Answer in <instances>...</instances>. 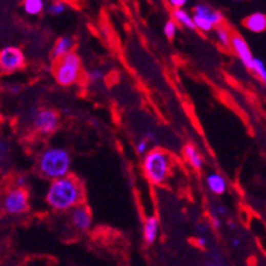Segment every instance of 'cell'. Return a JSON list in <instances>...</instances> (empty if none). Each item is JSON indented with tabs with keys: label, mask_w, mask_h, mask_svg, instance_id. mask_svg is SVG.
<instances>
[{
	"label": "cell",
	"mask_w": 266,
	"mask_h": 266,
	"mask_svg": "<svg viewBox=\"0 0 266 266\" xmlns=\"http://www.w3.org/2000/svg\"><path fill=\"white\" fill-rule=\"evenodd\" d=\"M136 152L139 155H146L148 152V141L146 139H141L136 144Z\"/></svg>",
	"instance_id": "cell-24"
},
{
	"label": "cell",
	"mask_w": 266,
	"mask_h": 266,
	"mask_svg": "<svg viewBox=\"0 0 266 266\" xmlns=\"http://www.w3.org/2000/svg\"><path fill=\"white\" fill-rule=\"evenodd\" d=\"M53 75L60 86L67 87L75 85L81 75V63L79 56L75 52H71L57 60L54 64Z\"/></svg>",
	"instance_id": "cell-4"
},
{
	"label": "cell",
	"mask_w": 266,
	"mask_h": 266,
	"mask_svg": "<svg viewBox=\"0 0 266 266\" xmlns=\"http://www.w3.org/2000/svg\"><path fill=\"white\" fill-rule=\"evenodd\" d=\"M26 58L24 52L16 47H6L0 49V70L11 73L24 68Z\"/></svg>",
	"instance_id": "cell-6"
},
{
	"label": "cell",
	"mask_w": 266,
	"mask_h": 266,
	"mask_svg": "<svg viewBox=\"0 0 266 266\" xmlns=\"http://www.w3.org/2000/svg\"><path fill=\"white\" fill-rule=\"evenodd\" d=\"M45 201L56 212L71 211L85 201V188L79 178L75 175L58 178L50 181L45 194Z\"/></svg>",
	"instance_id": "cell-1"
},
{
	"label": "cell",
	"mask_w": 266,
	"mask_h": 266,
	"mask_svg": "<svg viewBox=\"0 0 266 266\" xmlns=\"http://www.w3.org/2000/svg\"><path fill=\"white\" fill-rule=\"evenodd\" d=\"M213 30L216 33V38L217 41H219L220 45L224 48H230V43H231L232 35L227 27L224 26V25H219V26L215 27Z\"/></svg>",
	"instance_id": "cell-17"
},
{
	"label": "cell",
	"mask_w": 266,
	"mask_h": 266,
	"mask_svg": "<svg viewBox=\"0 0 266 266\" xmlns=\"http://www.w3.org/2000/svg\"><path fill=\"white\" fill-rule=\"evenodd\" d=\"M27 179L25 177H19L16 179V186L15 188H19V189H25V185H26Z\"/></svg>",
	"instance_id": "cell-28"
},
{
	"label": "cell",
	"mask_w": 266,
	"mask_h": 266,
	"mask_svg": "<svg viewBox=\"0 0 266 266\" xmlns=\"http://www.w3.org/2000/svg\"><path fill=\"white\" fill-rule=\"evenodd\" d=\"M196 244L198 247H201V249H204V247H207V238H205L204 235L197 236V238H196Z\"/></svg>",
	"instance_id": "cell-27"
},
{
	"label": "cell",
	"mask_w": 266,
	"mask_h": 266,
	"mask_svg": "<svg viewBox=\"0 0 266 266\" xmlns=\"http://www.w3.org/2000/svg\"><path fill=\"white\" fill-rule=\"evenodd\" d=\"M230 48L234 50V53L238 56L242 64L246 67L247 70L250 68V64H251V60H253V53H251V49L250 47L247 45V43L242 37L239 35H232L231 37V43H230Z\"/></svg>",
	"instance_id": "cell-10"
},
{
	"label": "cell",
	"mask_w": 266,
	"mask_h": 266,
	"mask_svg": "<svg viewBox=\"0 0 266 266\" xmlns=\"http://www.w3.org/2000/svg\"><path fill=\"white\" fill-rule=\"evenodd\" d=\"M33 125L35 131L41 135H50L58 127V114L52 109H43L35 113L33 117Z\"/></svg>",
	"instance_id": "cell-7"
},
{
	"label": "cell",
	"mask_w": 266,
	"mask_h": 266,
	"mask_svg": "<svg viewBox=\"0 0 266 266\" xmlns=\"http://www.w3.org/2000/svg\"><path fill=\"white\" fill-rule=\"evenodd\" d=\"M67 10V4L64 2H54V3L49 4L47 8V11L50 15H62L63 12Z\"/></svg>",
	"instance_id": "cell-20"
},
{
	"label": "cell",
	"mask_w": 266,
	"mask_h": 266,
	"mask_svg": "<svg viewBox=\"0 0 266 266\" xmlns=\"http://www.w3.org/2000/svg\"><path fill=\"white\" fill-rule=\"evenodd\" d=\"M24 10L27 15H38L44 11L43 0H25Z\"/></svg>",
	"instance_id": "cell-18"
},
{
	"label": "cell",
	"mask_w": 266,
	"mask_h": 266,
	"mask_svg": "<svg viewBox=\"0 0 266 266\" xmlns=\"http://www.w3.org/2000/svg\"><path fill=\"white\" fill-rule=\"evenodd\" d=\"M71 162H72V159L66 148L49 147L39 154L37 166L43 177L54 181L58 178L70 175Z\"/></svg>",
	"instance_id": "cell-2"
},
{
	"label": "cell",
	"mask_w": 266,
	"mask_h": 266,
	"mask_svg": "<svg viewBox=\"0 0 266 266\" xmlns=\"http://www.w3.org/2000/svg\"><path fill=\"white\" fill-rule=\"evenodd\" d=\"M170 7L173 8V10H181L183 8V6L186 4L185 0H170L169 2Z\"/></svg>",
	"instance_id": "cell-25"
},
{
	"label": "cell",
	"mask_w": 266,
	"mask_h": 266,
	"mask_svg": "<svg viewBox=\"0 0 266 266\" xmlns=\"http://www.w3.org/2000/svg\"><path fill=\"white\" fill-rule=\"evenodd\" d=\"M71 223L77 231H89L93 224V216H91L90 208H87L85 204H81L71 209Z\"/></svg>",
	"instance_id": "cell-8"
},
{
	"label": "cell",
	"mask_w": 266,
	"mask_h": 266,
	"mask_svg": "<svg viewBox=\"0 0 266 266\" xmlns=\"http://www.w3.org/2000/svg\"><path fill=\"white\" fill-rule=\"evenodd\" d=\"M73 47H75V41L72 37H60L56 39L53 49H52V58L54 62H57L66 54L73 52Z\"/></svg>",
	"instance_id": "cell-12"
},
{
	"label": "cell",
	"mask_w": 266,
	"mask_h": 266,
	"mask_svg": "<svg viewBox=\"0 0 266 266\" xmlns=\"http://www.w3.org/2000/svg\"><path fill=\"white\" fill-rule=\"evenodd\" d=\"M102 77H104V72L100 70H97V68H95V70H90L89 72H87V79H89L91 83H95V81L100 80Z\"/></svg>",
	"instance_id": "cell-23"
},
{
	"label": "cell",
	"mask_w": 266,
	"mask_h": 266,
	"mask_svg": "<svg viewBox=\"0 0 266 266\" xmlns=\"http://www.w3.org/2000/svg\"><path fill=\"white\" fill-rule=\"evenodd\" d=\"M171 167H173V159L169 152L160 150V148L150 150L144 155V175L152 185H163L171 174Z\"/></svg>",
	"instance_id": "cell-3"
},
{
	"label": "cell",
	"mask_w": 266,
	"mask_h": 266,
	"mask_svg": "<svg viewBox=\"0 0 266 266\" xmlns=\"http://www.w3.org/2000/svg\"><path fill=\"white\" fill-rule=\"evenodd\" d=\"M211 220H212V226L215 228H220L221 227V219H220V217H217V216H212V215H211Z\"/></svg>",
	"instance_id": "cell-29"
},
{
	"label": "cell",
	"mask_w": 266,
	"mask_h": 266,
	"mask_svg": "<svg viewBox=\"0 0 266 266\" xmlns=\"http://www.w3.org/2000/svg\"><path fill=\"white\" fill-rule=\"evenodd\" d=\"M249 70L253 71V72H254L255 75L259 77V80L262 81V83H265L266 81V67H265V63H263L261 58L253 57V60H251V64H250V68H249Z\"/></svg>",
	"instance_id": "cell-19"
},
{
	"label": "cell",
	"mask_w": 266,
	"mask_h": 266,
	"mask_svg": "<svg viewBox=\"0 0 266 266\" xmlns=\"http://www.w3.org/2000/svg\"><path fill=\"white\" fill-rule=\"evenodd\" d=\"M244 26L253 33H262L266 30V15L263 12H254L244 19Z\"/></svg>",
	"instance_id": "cell-14"
},
{
	"label": "cell",
	"mask_w": 266,
	"mask_h": 266,
	"mask_svg": "<svg viewBox=\"0 0 266 266\" xmlns=\"http://www.w3.org/2000/svg\"><path fill=\"white\" fill-rule=\"evenodd\" d=\"M193 18L205 21L209 25H212L213 27L223 25V14L220 11L213 10L212 7H209L207 4H197L193 10Z\"/></svg>",
	"instance_id": "cell-9"
},
{
	"label": "cell",
	"mask_w": 266,
	"mask_h": 266,
	"mask_svg": "<svg viewBox=\"0 0 266 266\" xmlns=\"http://www.w3.org/2000/svg\"><path fill=\"white\" fill-rule=\"evenodd\" d=\"M177 29H178V25L174 22L173 19L167 21L166 24H165V27H163V33H165V35H166L167 38L171 39L175 35V33H177Z\"/></svg>",
	"instance_id": "cell-21"
},
{
	"label": "cell",
	"mask_w": 266,
	"mask_h": 266,
	"mask_svg": "<svg viewBox=\"0 0 266 266\" xmlns=\"http://www.w3.org/2000/svg\"><path fill=\"white\" fill-rule=\"evenodd\" d=\"M211 215H212V216H217L221 219V217L227 215V208H226L221 202H219V204H215L212 207V209H211Z\"/></svg>",
	"instance_id": "cell-22"
},
{
	"label": "cell",
	"mask_w": 266,
	"mask_h": 266,
	"mask_svg": "<svg viewBox=\"0 0 266 266\" xmlns=\"http://www.w3.org/2000/svg\"><path fill=\"white\" fill-rule=\"evenodd\" d=\"M240 238H238V236H235V238H232L231 239V246L234 247V249H239L240 247Z\"/></svg>",
	"instance_id": "cell-30"
},
{
	"label": "cell",
	"mask_w": 266,
	"mask_h": 266,
	"mask_svg": "<svg viewBox=\"0 0 266 266\" xmlns=\"http://www.w3.org/2000/svg\"><path fill=\"white\" fill-rule=\"evenodd\" d=\"M29 209V194L26 189L12 188L3 197V211L8 215H24Z\"/></svg>",
	"instance_id": "cell-5"
},
{
	"label": "cell",
	"mask_w": 266,
	"mask_h": 266,
	"mask_svg": "<svg viewBox=\"0 0 266 266\" xmlns=\"http://www.w3.org/2000/svg\"><path fill=\"white\" fill-rule=\"evenodd\" d=\"M173 21L177 25H182V26L188 27L190 30H196V27H194L193 24V18H192V15H190L189 12L185 11L183 8H181V10H173Z\"/></svg>",
	"instance_id": "cell-16"
},
{
	"label": "cell",
	"mask_w": 266,
	"mask_h": 266,
	"mask_svg": "<svg viewBox=\"0 0 266 266\" xmlns=\"http://www.w3.org/2000/svg\"><path fill=\"white\" fill-rule=\"evenodd\" d=\"M159 235V220L158 217L150 216L144 220L143 224V238L147 244H152L158 239Z\"/></svg>",
	"instance_id": "cell-13"
},
{
	"label": "cell",
	"mask_w": 266,
	"mask_h": 266,
	"mask_svg": "<svg viewBox=\"0 0 266 266\" xmlns=\"http://www.w3.org/2000/svg\"><path fill=\"white\" fill-rule=\"evenodd\" d=\"M207 186L211 193L221 196L227 192V179L220 173H209L205 178Z\"/></svg>",
	"instance_id": "cell-11"
},
{
	"label": "cell",
	"mask_w": 266,
	"mask_h": 266,
	"mask_svg": "<svg viewBox=\"0 0 266 266\" xmlns=\"http://www.w3.org/2000/svg\"><path fill=\"white\" fill-rule=\"evenodd\" d=\"M183 155H185V159L188 160V163L193 169H202V166H204V158H202V155H201V152L196 146H193V144H186L185 148H183Z\"/></svg>",
	"instance_id": "cell-15"
},
{
	"label": "cell",
	"mask_w": 266,
	"mask_h": 266,
	"mask_svg": "<svg viewBox=\"0 0 266 266\" xmlns=\"http://www.w3.org/2000/svg\"><path fill=\"white\" fill-rule=\"evenodd\" d=\"M8 151H10V148H8L7 144L0 143V162H2L4 158H6V155L8 154Z\"/></svg>",
	"instance_id": "cell-26"
},
{
	"label": "cell",
	"mask_w": 266,
	"mask_h": 266,
	"mask_svg": "<svg viewBox=\"0 0 266 266\" xmlns=\"http://www.w3.org/2000/svg\"><path fill=\"white\" fill-rule=\"evenodd\" d=\"M197 230H198L201 234H204V232H207V230H208V224H198V226H197Z\"/></svg>",
	"instance_id": "cell-31"
}]
</instances>
